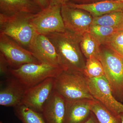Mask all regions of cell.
<instances>
[{
  "label": "cell",
  "mask_w": 123,
  "mask_h": 123,
  "mask_svg": "<svg viewBox=\"0 0 123 123\" xmlns=\"http://www.w3.org/2000/svg\"><path fill=\"white\" fill-rule=\"evenodd\" d=\"M104 46L123 57V29L118 31L110 37Z\"/></svg>",
  "instance_id": "23"
},
{
  "label": "cell",
  "mask_w": 123,
  "mask_h": 123,
  "mask_svg": "<svg viewBox=\"0 0 123 123\" xmlns=\"http://www.w3.org/2000/svg\"><path fill=\"white\" fill-rule=\"evenodd\" d=\"M34 0L42 9H43L47 8L50 5L49 0Z\"/></svg>",
  "instance_id": "26"
},
{
  "label": "cell",
  "mask_w": 123,
  "mask_h": 123,
  "mask_svg": "<svg viewBox=\"0 0 123 123\" xmlns=\"http://www.w3.org/2000/svg\"><path fill=\"white\" fill-rule=\"evenodd\" d=\"M66 105V99L53 90L42 109L45 123H65Z\"/></svg>",
  "instance_id": "12"
},
{
  "label": "cell",
  "mask_w": 123,
  "mask_h": 123,
  "mask_svg": "<svg viewBox=\"0 0 123 123\" xmlns=\"http://www.w3.org/2000/svg\"><path fill=\"white\" fill-rule=\"evenodd\" d=\"M90 109L99 123H121L119 115L113 114L97 99L92 100Z\"/></svg>",
  "instance_id": "18"
},
{
  "label": "cell",
  "mask_w": 123,
  "mask_h": 123,
  "mask_svg": "<svg viewBox=\"0 0 123 123\" xmlns=\"http://www.w3.org/2000/svg\"><path fill=\"white\" fill-rule=\"evenodd\" d=\"M63 69L47 64H25L18 68L11 69V75L28 89L49 78H55Z\"/></svg>",
  "instance_id": "5"
},
{
  "label": "cell",
  "mask_w": 123,
  "mask_h": 123,
  "mask_svg": "<svg viewBox=\"0 0 123 123\" xmlns=\"http://www.w3.org/2000/svg\"><path fill=\"white\" fill-rule=\"evenodd\" d=\"M33 14L19 13L8 15L0 13V34L9 36L29 50L36 33L31 23Z\"/></svg>",
  "instance_id": "3"
},
{
  "label": "cell",
  "mask_w": 123,
  "mask_h": 123,
  "mask_svg": "<svg viewBox=\"0 0 123 123\" xmlns=\"http://www.w3.org/2000/svg\"><path fill=\"white\" fill-rule=\"evenodd\" d=\"M98 59L104 68L105 77L118 101H123V57L111 49L101 45Z\"/></svg>",
  "instance_id": "4"
},
{
  "label": "cell",
  "mask_w": 123,
  "mask_h": 123,
  "mask_svg": "<svg viewBox=\"0 0 123 123\" xmlns=\"http://www.w3.org/2000/svg\"><path fill=\"white\" fill-rule=\"evenodd\" d=\"M92 24L122 30L123 29V12H113L100 17L93 18Z\"/></svg>",
  "instance_id": "20"
},
{
  "label": "cell",
  "mask_w": 123,
  "mask_h": 123,
  "mask_svg": "<svg viewBox=\"0 0 123 123\" xmlns=\"http://www.w3.org/2000/svg\"><path fill=\"white\" fill-rule=\"evenodd\" d=\"M42 10L34 0H0V13L5 15L35 14Z\"/></svg>",
  "instance_id": "16"
},
{
  "label": "cell",
  "mask_w": 123,
  "mask_h": 123,
  "mask_svg": "<svg viewBox=\"0 0 123 123\" xmlns=\"http://www.w3.org/2000/svg\"><path fill=\"white\" fill-rule=\"evenodd\" d=\"M122 2H123V1H122Z\"/></svg>",
  "instance_id": "32"
},
{
  "label": "cell",
  "mask_w": 123,
  "mask_h": 123,
  "mask_svg": "<svg viewBox=\"0 0 123 123\" xmlns=\"http://www.w3.org/2000/svg\"><path fill=\"white\" fill-rule=\"evenodd\" d=\"M0 123H2V122H1V121H0Z\"/></svg>",
  "instance_id": "31"
},
{
  "label": "cell",
  "mask_w": 123,
  "mask_h": 123,
  "mask_svg": "<svg viewBox=\"0 0 123 123\" xmlns=\"http://www.w3.org/2000/svg\"><path fill=\"white\" fill-rule=\"evenodd\" d=\"M83 123H99L96 117L92 112L88 119Z\"/></svg>",
  "instance_id": "28"
},
{
  "label": "cell",
  "mask_w": 123,
  "mask_h": 123,
  "mask_svg": "<svg viewBox=\"0 0 123 123\" xmlns=\"http://www.w3.org/2000/svg\"><path fill=\"white\" fill-rule=\"evenodd\" d=\"M1 83L0 105L14 107L21 105L27 88L12 75Z\"/></svg>",
  "instance_id": "13"
},
{
  "label": "cell",
  "mask_w": 123,
  "mask_h": 123,
  "mask_svg": "<svg viewBox=\"0 0 123 123\" xmlns=\"http://www.w3.org/2000/svg\"><path fill=\"white\" fill-rule=\"evenodd\" d=\"M49 6L62 5L69 1V0H49Z\"/></svg>",
  "instance_id": "27"
},
{
  "label": "cell",
  "mask_w": 123,
  "mask_h": 123,
  "mask_svg": "<svg viewBox=\"0 0 123 123\" xmlns=\"http://www.w3.org/2000/svg\"><path fill=\"white\" fill-rule=\"evenodd\" d=\"M61 13L66 30L79 36L89 32L93 17L88 11L66 3L62 5Z\"/></svg>",
  "instance_id": "8"
},
{
  "label": "cell",
  "mask_w": 123,
  "mask_h": 123,
  "mask_svg": "<svg viewBox=\"0 0 123 123\" xmlns=\"http://www.w3.org/2000/svg\"><path fill=\"white\" fill-rule=\"evenodd\" d=\"M28 50L40 63L62 68L55 46L46 35L36 33Z\"/></svg>",
  "instance_id": "11"
},
{
  "label": "cell",
  "mask_w": 123,
  "mask_h": 123,
  "mask_svg": "<svg viewBox=\"0 0 123 123\" xmlns=\"http://www.w3.org/2000/svg\"><path fill=\"white\" fill-rule=\"evenodd\" d=\"M55 46L62 68L84 73L86 59L82 52L80 42L82 36L66 30L46 35Z\"/></svg>",
  "instance_id": "1"
},
{
  "label": "cell",
  "mask_w": 123,
  "mask_h": 123,
  "mask_svg": "<svg viewBox=\"0 0 123 123\" xmlns=\"http://www.w3.org/2000/svg\"><path fill=\"white\" fill-rule=\"evenodd\" d=\"M55 78H49L27 89L21 105L42 113L44 103L54 89Z\"/></svg>",
  "instance_id": "10"
},
{
  "label": "cell",
  "mask_w": 123,
  "mask_h": 123,
  "mask_svg": "<svg viewBox=\"0 0 123 123\" xmlns=\"http://www.w3.org/2000/svg\"><path fill=\"white\" fill-rule=\"evenodd\" d=\"M61 6H49L33 14L31 23L36 33L46 35L65 31L61 14Z\"/></svg>",
  "instance_id": "6"
},
{
  "label": "cell",
  "mask_w": 123,
  "mask_h": 123,
  "mask_svg": "<svg viewBox=\"0 0 123 123\" xmlns=\"http://www.w3.org/2000/svg\"><path fill=\"white\" fill-rule=\"evenodd\" d=\"M104 0H69V2L78 4H86L95 3Z\"/></svg>",
  "instance_id": "25"
},
{
  "label": "cell",
  "mask_w": 123,
  "mask_h": 123,
  "mask_svg": "<svg viewBox=\"0 0 123 123\" xmlns=\"http://www.w3.org/2000/svg\"><path fill=\"white\" fill-rule=\"evenodd\" d=\"M12 69L5 57L0 52V73L2 76L6 78L11 76L10 70Z\"/></svg>",
  "instance_id": "24"
},
{
  "label": "cell",
  "mask_w": 123,
  "mask_h": 123,
  "mask_svg": "<svg viewBox=\"0 0 123 123\" xmlns=\"http://www.w3.org/2000/svg\"><path fill=\"white\" fill-rule=\"evenodd\" d=\"M120 30L111 27L92 24L90 27L89 32L99 41L101 45H104L110 37Z\"/></svg>",
  "instance_id": "21"
},
{
  "label": "cell",
  "mask_w": 123,
  "mask_h": 123,
  "mask_svg": "<svg viewBox=\"0 0 123 123\" xmlns=\"http://www.w3.org/2000/svg\"><path fill=\"white\" fill-rule=\"evenodd\" d=\"M93 99H84L67 101L65 123H83L90 116Z\"/></svg>",
  "instance_id": "15"
},
{
  "label": "cell",
  "mask_w": 123,
  "mask_h": 123,
  "mask_svg": "<svg viewBox=\"0 0 123 123\" xmlns=\"http://www.w3.org/2000/svg\"><path fill=\"white\" fill-rule=\"evenodd\" d=\"M118 0V1H123V0Z\"/></svg>",
  "instance_id": "30"
},
{
  "label": "cell",
  "mask_w": 123,
  "mask_h": 123,
  "mask_svg": "<svg viewBox=\"0 0 123 123\" xmlns=\"http://www.w3.org/2000/svg\"><path fill=\"white\" fill-rule=\"evenodd\" d=\"M14 108V114L22 123H45L42 113L23 105Z\"/></svg>",
  "instance_id": "19"
},
{
  "label": "cell",
  "mask_w": 123,
  "mask_h": 123,
  "mask_svg": "<svg viewBox=\"0 0 123 123\" xmlns=\"http://www.w3.org/2000/svg\"><path fill=\"white\" fill-rule=\"evenodd\" d=\"M68 4L88 11L93 18L115 12H123V2L116 0H104L95 3L78 4L68 2Z\"/></svg>",
  "instance_id": "14"
},
{
  "label": "cell",
  "mask_w": 123,
  "mask_h": 123,
  "mask_svg": "<svg viewBox=\"0 0 123 123\" xmlns=\"http://www.w3.org/2000/svg\"><path fill=\"white\" fill-rule=\"evenodd\" d=\"M119 116L121 119V123H123V112L120 114Z\"/></svg>",
  "instance_id": "29"
},
{
  "label": "cell",
  "mask_w": 123,
  "mask_h": 123,
  "mask_svg": "<svg viewBox=\"0 0 123 123\" xmlns=\"http://www.w3.org/2000/svg\"><path fill=\"white\" fill-rule=\"evenodd\" d=\"M80 44L82 52L86 59L91 57L98 59L101 44L89 32L85 33L82 36Z\"/></svg>",
  "instance_id": "17"
},
{
  "label": "cell",
  "mask_w": 123,
  "mask_h": 123,
  "mask_svg": "<svg viewBox=\"0 0 123 123\" xmlns=\"http://www.w3.org/2000/svg\"><path fill=\"white\" fill-rule=\"evenodd\" d=\"M0 52L12 69L28 63H41L33 53L9 36L0 34Z\"/></svg>",
  "instance_id": "7"
},
{
  "label": "cell",
  "mask_w": 123,
  "mask_h": 123,
  "mask_svg": "<svg viewBox=\"0 0 123 123\" xmlns=\"http://www.w3.org/2000/svg\"><path fill=\"white\" fill-rule=\"evenodd\" d=\"M54 90L68 101L94 99L89 89L87 78L80 71L62 69L55 78Z\"/></svg>",
  "instance_id": "2"
},
{
  "label": "cell",
  "mask_w": 123,
  "mask_h": 123,
  "mask_svg": "<svg viewBox=\"0 0 123 123\" xmlns=\"http://www.w3.org/2000/svg\"><path fill=\"white\" fill-rule=\"evenodd\" d=\"M84 73L88 78H92L105 76L104 68L98 59L91 57L86 60Z\"/></svg>",
  "instance_id": "22"
},
{
  "label": "cell",
  "mask_w": 123,
  "mask_h": 123,
  "mask_svg": "<svg viewBox=\"0 0 123 123\" xmlns=\"http://www.w3.org/2000/svg\"><path fill=\"white\" fill-rule=\"evenodd\" d=\"M87 79L89 89L94 99L116 115L123 112V104L115 98L105 76Z\"/></svg>",
  "instance_id": "9"
}]
</instances>
